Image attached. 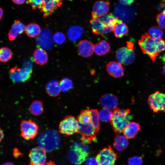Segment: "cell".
<instances>
[{"mask_svg": "<svg viewBox=\"0 0 165 165\" xmlns=\"http://www.w3.org/2000/svg\"><path fill=\"white\" fill-rule=\"evenodd\" d=\"M138 43L143 53L148 56L153 62L161 52L165 51V40L153 38L147 33L142 35Z\"/></svg>", "mask_w": 165, "mask_h": 165, "instance_id": "obj_1", "label": "cell"}, {"mask_svg": "<svg viewBox=\"0 0 165 165\" xmlns=\"http://www.w3.org/2000/svg\"><path fill=\"white\" fill-rule=\"evenodd\" d=\"M133 118L129 109H124L116 108L114 110L110 121L112 129L116 135L122 132Z\"/></svg>", "mask_w": 165, "mask_h": 165, "instance_id": "obj_2", "label": "cell"}, {"mask_svg": "<svg viewBox=\"0 0 165 165\" xmlns=\"http://www.w3.org/2000/svg\"><path fill=\"white\" fill-rule=\"evenodd\" d=\"M89 155V148L87 144L82 141L75 142L68 151L67 157L69 161L75 165H80L86 160Z\"/></svg>", "mask_w": 165, "mask_h": 165, "instance_id": "obj_3", "label": "cell"}, {"mask_svg": "<svg viewBox=\"0 0 165 165\" xmlns=\"http://www.w3.org/2000/svg\"><path fill=\"white\" fill-rule=\"evenodd\" d=\"M37 143L47 152H51L59 148L61 141L58 133L53 130H46L39 136Z\"/></svg>", "mask_w": 165, "mask_h": 165, "instance_id": "obj_4", "label": "cell"}, {"mask_svg": "<svg viewBox=\"0 0 165 165\" xmlns=\"http://www.w3.org/2000/svg\"><path fill=\"white\" fill-rule=\"evenodd\" d=\"M32 73V64L29 60L25 62L21 68L16 66L9 71L10 78L13 83L24 82L31 77Z\"/></svg>", "mask_w": 165, "mask_h": 165, "instance_id": "obj_5", "label": "cell"}, {"mask_svg": "<svg viewBox=\"0 0 165 165\" xmlns=\"http://www.w3.org/2000/svg\"><path fill=\"white\" fill-rule=\"evenodd\" d=\"M59 130L61 134L70 136L79 132V123L77 119L73 116H67L60 122Z\"/></svg>", "mask_w": 165, "mask_h": 165, "instance_id": "obj_6", "label": "cell"}, {"mask_svg": "<svg viewBox=\"0 0 165 165\" xmlns=\"http://www.w3.org/2000/svg\"><path fill=\"white\" fill-rule=\"evenodd\" d=\"M112 14L115 18L123 22L128 23L131 22L134 18L135 11L132 7L116 4Z\"/></svg>", "mask_w": 165, "mask_h": 165, "instance_id": "obj_7", "label": "cell"}, {"mask_svg": "<svg viewBox=\"0 0 165 165\" xmlns=\"http://www.w3.org/2000/svg\"><path fill=\"white\" fill-rule=\"evenodd\" d=\"M148 102L153 112H165V93L156 91L149 96Z\"/></svg>", "mask_w": 165, "mask_h": 165, "instance_id": "obj_8", "label": "cell"}, {"mask_svg": "<svg viewBox=\"0 0 165 165\" xmlns=\"http://www.w3.org/2000/svg\"><path fill=\"white\" fill-rule=\"evenodd\" d=\"M38 129L35 122L31 120H23L20 124V135L25 140L33 139L37 135Z\"/></svg>", "mask_w": 165, "mask_h": 165, "instance_id": "obj_9", "label": "cell"}, {"mask_svg": "<svg viewBox=\"0 0 165 165\" xmlns=\"http://www.w3.org/2000/svg\"><path fill=\"white\" fill-rule=\"evenodd\" d=\"M96 158L99 165H114L117 155L111 146H108L100 151Z\"/></svg>", "mask_w": 165, "mask_h": 165, "instance_id": "obj_10", "label": "cell"}, {"mask_svg": "<svg viewBox=\"0 0 165 165\" xmlns=\"http://www.w3.org/2000/svg\"><path fill=\"white\" fill-rule=\"evenodd\" d=\"M79 123V132L81 136L80 139L81 141L87 144L96 141L97 133L91 123L85 124Z\"/></svg>", "mask_w": 165, "mask_h": 165, "instance_id": "obj_11", "label": "cell"}, {"mask_svg": "<svg viewBox=\"0 0 165 165\" xmlns=\"http://www.w3.org/2000/svg\"><path fill=\"white\" fill-rule=\"evenodd\" d=\"M46 151L40 147L32 148L29 152V157L31 163L35 165H42L46 159Z\"/></svg>", "mask_w": 165, "mask_h": 165, "instance_id": "obj_12", "label": "cell"}, {"mask_svg": "<svg viewBox=\"0 0 165 165\" xmlns=\"http://www.w3.org/2000/svg\"><path fill=\"white\" fill-rule=\"evenodd\" d=\"M63 0H43L40 11L43 13L45 18L52 14L61 5Z\"/></svg>", "mask_w": 165, "mask_h": 165, "instance_id": "obj_13", "label": "cell"}, {"mask_svg": "<svg viewBox=\"0 0 165 165\" xmlns=\"http://www.w3.org/2000/svg\"><path fill=\"white\" fill-rule=\"evenodd\" d=\"M110 3L108 1L100 0L96 2L93 7L92 18H95L107 14L109 10Z\"/></svg>", "mask_w": 165, "mask_h": 165, "instance_id": "obj_14", "label": "cell"}, {"mask_svg": "<svg viewBox=\"0 0 165 165\" xmlns=\"http://www.w3.org/2000/svg\"><path fill=\"white\" fill-rule=\"evenodd\" d=\"M37 38V45L42 48L49 50L52 47L53 44L52 34L48 29H44Z\"/></svg>", "mask_w": 165, "mask_h": 165, "instance_id": "obj_15", "label": "cell"}, {"mask_svg": "<svg viewBox=\"0 0 165 165\" xmlns=\"http://www.w3.org/2000/svg\"><path fill=\"white\" fill-rule=\"evenodd\" d=\"M101 105L103 108L114 110L118 105V98L114 95L108 94L103 95L99 100Z\"/></svg>", "mask_w": 165, "mask_h": 165, "instance_id": "obj_16", "label": "cell"}, {"mask_svg": "<svg viewBox=\"0 0 165 165\" xmlns=\"http://www.w3.org/2000/svg\"><path fill=\"white\" fill-rule=\"evenodd\" d=\"M94 45L90 41L87 40L81 41L77 46L79 54L82 57H88L93 53Z\"/></svg>", "mask_w": 165, "mask_h": 165, "instance_id": "obj_17", "label": "cell"}, {"mask_svg": "<svg viewBox=\"0 0 165 165\" xmlns=\"http://www.w3.org/2000/svg\"><path fill=\"white\" fill-rule=\"evenodd\" d=\"M106 70L111 76L116 78L122 77L124 75V70L121 64L112 61L107 64Z\"/></svg>", "mask_w": 165, "mask_h": 165, "instance_id": "obj_18", "label": "cell"}, {"mask_svg": "<svg viewBox=\"0 0 165 165\" xmlns=\"http://www.w3.org/2000/svg\"><path fill=\"white\" fill-rule=\"evenodd\" d=\"M24 24L20 20H15L12 25L8 33V38L10 41L14 40L18 35L22 34L25 30Z\"/></svg>", "mask_w": 165, "mask_h": 165, "instance_id": "obj_19", "label": "cell"}, {"mask_svg": "<svg viewBox=\"0 0 165 165\" xmlns=\"http://www.w3.org/2000/svg\"><path fill=\"white\" fill-rule=\"evenodd\" d=\"M140 126L138 123L130 122L123 130L124 136L127 139L135 137L140 129Z\"/></svg>", "mask_w": 165, "mask_h": 165, "instance_id": "obj_20", "label": "cell"}, {"mask_svg": "<svg viewBox=\"0 0 165 165\" xmlns=\"http://www.w3.org/2000/svg\"><path fill=\"white\" fill-rule=\"evenodd\" d=\"M92 32L97 35H104L107 33L105 26L97 17L92 18L90 20Z\"/></svg>", "mask_w": 165, "mask_h": 165, "instance_id": "obj_21", "label": "cell"}, {"mask_svg": "<svg viewBox=\"0 0 165 165\" xmlns=\"http://www.w3.org/2000/svg\"><path fill=\"white\" fill-rule=\"evenodd\" d=\"M33 58L35 63L41 65L46 64L48 60V55L47 52L42 48H38L35 51Z\"/></svg>", "mask_w": 165, "mask_h": 165, "instance_id": "obj_22", "label": "cell"}, {"mask_svg": "<svg viewBox=\"0 0 165 165\" xmlns=\"http://www.w3.org/2000/svg\"><path fill=\"white\" fill-rule=\"evenodd\" d=\"M45 89L46 92L50 96L55 97L60 93L61 89L59 83L57 81L51 80L46 84Z\"/></svg>", "mask_w": 165, "mask_h": 165, "instance_id": "obj_23", "label": "cell"}, {"mask_svg": "<svg viewBox=\"0 0 165 165\" xmlns=\"http://www.w3.org/2000/svg\"><path fill=\"white\" fill-rule=\"evenodd\" d=\"M82 28L79 26H74L68 31L67 35L68 38L72 41H74L80 38L83 33Z\"/></svg>", "mask_w": 165, "mask_h": 165, "instance_id": "obj_24", "label": "cell"}, {"mask_svg": "<svg viewBox=\"0 0 165 165\" xmlns=\"http://www.w3.org/2000/svg\"><path fill=\"white\" fill-rule=\"evenodd\" d=\"M110 49V45L105 40H101L94 45V51L97 55L99 56L108 53Z\"/></svg>", "mask_w": 165, "mask_h": 165, "instance_id": "obj_25", "label": "cell"}, {"mask_svg": "<svg viewBox=\"0 0 165 165\" xmlns=\"http://www.w3.org/2000/svg\"><path fill=\"white\" fill-rule=\"evenodd\" d=\"M128 145V139L124 136L116 135L114 139L113 146L117 151H121L126 149Z\"/></svg>", "mask_w": 165, "mask_h": 165, "instance_id": "obj_26", "label": "cell"}, {"mask_svg": "<svg viewBox=\"0 0 165 165\" xmlns=\"http://www.w3.org/2000/svg\"><path fill=\"white\" fill-rule=\"evenodd\" d=\"M113 31L115 36L117 38H119L128 34L129 31L127 25L119 20L116 24Z\"/></svg>", "mask_w": 165, "mask_h": 165, "instance_id": "obj_27", "label": "cell"}, {"mask_svg": "<svg viewBox=\"0 0 165 165\" xmlns=\"http://www.w3.org/2000/svg\"><path fill=\"white\" fill-rule=\"evenodd\" d=\"M24 32L30 37H36L41 33V29L40 26L36 23H31L25 27Z\"/></svg>", "mask_w": 165, "mask_h": 165, "instance_id": "obj_28", "label": "cell"}, {"mask_svg": "<svg viewBox=\"0 0 165 165\" xmlns=\"http://www.w3.org/2000/svg\"><path fill=\"white\" fill-rule=\"evenodd\" d=\"M31 114L35 116L41 115L44 111V107L42 102L38 100L33 101L29 108Z\"/></svg>", "mask_w": 165, "mask_h": 165, "instance_id": "obj_29", "label": "cell"}, {"mask_svg": "<svg viewBox=\"0 0 165 165\" xmlns=\"http://www.w3.org/2000/svg\"><path fill=\"white\" fill-rule=\"evenodd\" d=\"M92 119L91 112L89 109L82 110L77 116V119L79 123L85 124L91 123Z\"/></svg>", "mask_w": 165, "mask_h": 165, "instance_id": "obj_30", "label": "cell"}, {"mask_svg": "<svg viewBox=\"0 0 165 165\" xmlns=\"http://www.w3.org/2000/svg\"><path fill=\"white\" fill-rule=\"evenodd\" d=\"M92 119L91 123L94 128L96 132L97 133L100 129L99 113L97 109H91Z\"/></svg>", "mask_w": 165, "mask_h": 165, "instance_id": "obj_31", "label": "cell"}, {"mask_svg": "<svg viewBox=\"0 0 165 165\" xmlns=\"http://www.w3.org/2000/svg\"><path fill=\"white\" fill-rule=\"evenodd\" d=\"M113 112L111 110L103 108L101 109L99 112V116L100 119L104 122H110L112 117Z\"/></svg>", "mask_w": 165, "mask_h": 165, "instance_id": "obj_32", "label": "cell"}, {"mask_svg": "<svg viewBox=\"0 0 165 165\" xmlns=\"http://www.w3.org/2000/svg\"><path fill=\"white\" fill-rule=\"evenodd\" d=\"M13 53L9 48L3 47L0 48V61L6 62L12 57Z\"/></svg>", "mask_w": 165, "mask_h": 165, "instance_id": "obj_33", "label": "cell"}, {"mask_svg": "<svg viewBox=\"0 0 165 165\" xmlns=\"http://www.w3.org/2000/svg\"><path fill=\"white\" fill-rule=\"evenodd\" d=\"M148 34L152 38L156 39H162L163 32L159 27L152 26L148 29Z\"/></svg>", "mask_w": 165, "mask_h": 165, "instance_id": "obj_34", "label": "cell"}, {"mask_svg": "<svg viewBox=\"0 0 165 165\" xmlns=\"http://www.w3.org/2000/svg\"><path fill=\"white\" fill-rule=\"evenodd\" d=\"M129 51L127 47H123L118 49L116 52V57L118 62L123 64Z\"/></svg>", "mask_w": 165, "mask_h": 165, "instance_id": "obj_35", "label": "cell"}, {"mask_svg": "<svg viewBox=\"0 0 165 165\" xmlns=\"http://www.w3.org/2000/svg\"><path fill=\"white\" fill-rule=\"evenodd\" d=\"M59 83L61 90L63 92H67L73 87L72 81L68 78H66L62 79Z\"/></svg>", "mask_w": 165, "mask_h": 165, "instance_id": "obj_36", "label": "cell"}, {"mask_svg": "<svg viewBox=\"0 0 165 165\" xmlns=\"http://www.w3.org/2000/svg\"><path fill=\"white\" fill-rule=\"evenodd\" d=\"M135 59V54L133 50H129L127 55L124 59L123 64L127 65L133 63Z\"/></svg>", "mask_w": 165, "mask_h": 165, "instance_id": "obj_37", "label": "cell"}, {"mask_svg": "<svg viewBox=\"0 0 165 165\" xmlns=\"http://www.w3.org/2000/svg\"><path fill=\"white\" fill-rule=\"evenodd\" d=\"M156 19L159 27L165 29V12L164 11L158 14Z\"/></svg>", "mask_w": 165, "mask_h": 165, "instance_id": "obj_38", "label": "cell"}, {"mask_svg": "<svg viewBox=\"0 0 165 165\" xmlns=\"http://www.w3.org/2000/svg\"><path fill=\"white\" fill-rule=\"evenodd\" d=\"M54 41L58 44H62L65 41V37L64 34L61 32H57L53 37Z\"/></svg>", "mask_w": 165, "mask_h": 165, "instance_id": "obj_39", "label": "cell"}, {"mask_svg": "<svg viewBox=\"0 0 165 165\" xmlns=\"http://www.w3.org/2000/svg\"><path fill=\"white\" fill-rule=\"evenodd\" d=\"M128 162L129 165H141L143 160L141 157L135 156L129 158Z\"/></svg>", "mask_w": 165, "mask_h": 165, "instance_id": "obj_40", "label": "cell"}, {"mask_svg": "<svg viewBox=\"0 0 165 165\" xmlns=\"http://www.w3.org/2000/svg\"><path fill=\"white\" fill-rule=\"evenodd\" d=\"M27 2L34 9H40L43 3V0H27Z\"/></svg>", "mask_w": 165, "mask_h": 165, "instance_id": "obj_41", "label": "cell"}, {"mask_svg": "<svg viewBox=\"0 0 165 165\" xmlns=\"http://www.w3.org/2000/svg\"><path fill=\"white\" fill-rule=\"evenodd\" d=\"M85 165H99L96 158L91 157L86 160Z\"/></svg>", "mask_w": 165, "mask_h": 165, "instance_id": "obj_42", "label": "cell"}, {"mask_svg": "<svg viewBox=\"0 0 165 165\" xmlns=\"http://www.w3.org/2000/svg\"><path fill=\"white\" fill-rule=\"evenodd\" d=\"M120 3L124 6H129L132 4L134 0H119Z\"/></svg>", "mask_w": 165, "mask_h": 165, "instance_id": "obj_43", "label": "cell"}, {"mask_svg": "<svg viewBox=\"0 0 165 165\" xmlns=\"http://www.w3.org/2000/svg\"><path fill=\"white\" fill-rule=\"evenodd\" d=\"M13 155L15 158H17L21 155V153L18 149L15 148L13 150Z\"/></svg>", "mask_w": 165, "mask_h": 165, "instance_id": "obj_44", "label": "cell"}, {"mask_svg": "<svg viewBox=\"0 0 165 165\" xmlns=\"http://www.w3.org/2000/svg\"><path fill=\"white\" fill-rule=\"evenodd\" d=\"M161 59L163 63V73L165 75V54L161 57Z\"/></svg>", "mask_w": 165, "mask_h": 165, "instance_id": "obj_45", "label": "cell"}, {"mask_svg": "<svg viewBox=\"0 0 165 165\" xmlns=\"http://www.w3.org/2000/svg\"><path fill=\"white\" fill-rule=\"evenodd\" d=\"M127 48L129 50H133L134 48L133 43L130 42H127Z\"/></svg>", "mask_w": 165, "mask_h": 165, "instance_id": "obj_46", "label": "cell"}, {"mask_svg": "<svg viewBox=\"0 0 165 165\" xmlns=\"http://www.w3.org/2000/svg\"><path fill=\"white\" fill-rule=\"evenodd\" d=\"M13 2L14 3L20 5L23 4L24 3L26 0H12Z\"/></svg>", "mask_w": 165, "mask_h": 165, "instance_id": "obj_47", "label": "cell"}, {"mask_svg": "<svg viewBox=\"0 0 165 165\" xmlns=\"http://www.w3.org/2000/svg\"><path fill=\"white\" fill-rule=\"evenodd\" d=\"M4 134L3 130L0 127V143L4 138Z\"/></svg>", "mask_w": 165, "mask_h": 165, "instance_id": "obj_48", "label": "cell"}, {"mask_svg": "<svg viewBox=\"0 0 165 165\" xmlns=\"http://www.w3.org/2000/svg\"><path fill=\"white\" fill-rule=\"evenodd\" d=\"M42 165H56V164L54 162L52 161H50L44 163Z\"/></svg>", "mask_w": 165, "mask_h": 165, "instance_id": "obj_49", "label": "cell"}, {"mask_svg": "<svg viewBox=\"0 0 165 165\" xmlns=\"http://www.w3.org/2000/svg\"><path fill=\"white\" fill-rule=\"evenodd\" d=\"M3 14V12L2 9L0 7V20L2 19Z\"/></svg>", "mask_w": 165, "mask_h": 165, "instance_id": "obj_50", "label": "cell"}, {"mask_svg": "<svg viewBox=\"0 0 165 165\" xmlns=\"http://www.w3.org/2000/svg\"><path fill=\"white\" fill-rule=\"evenodd\" d=\"M2 165H14L13 163L11 162H7L5 163L2 164Z\"/></svg>", "mask_w": 165, "mask_h": 165, "instance_id": "obj_51", "label": "cell"}, {"mask_svg": "<svg viewBox=\"0 0 165 165\" xmlns=\"http://www.w3.org/2000/svg\"><path fill=\"white\" fill-rule=\"evenodd\" d=\"M164 2L163 4V7L164 9V11L165 12V0H163Z\"/></svg>", "mask_w": 165, "mask_h": 165, "instance_id": "obj_52", "label": "cell"}, {"mask_svg": "<svg viewBox=\"0 0 165 165\" xmlns=\"http://www.w3.org/2000/svg\"><path fill=\"white\" fill-rule=\"evenodd\" d=\"M29 165H35V164L30 163Z\"/></svg>", "mask_w": 165, "mask_h": 165, "instance_id": "obj_53", "label": "cell"}, {"mask_svg": "<svg viewBox=\"0 0 165 165\" xmlns=\"http://www.w3.org/2000/svg\"></svg>", "mask_w": 165, "mask_h": 165, "instance_id": "obj_54", "label": "cell"}]
</instances>
